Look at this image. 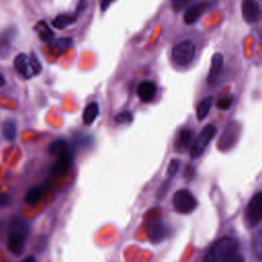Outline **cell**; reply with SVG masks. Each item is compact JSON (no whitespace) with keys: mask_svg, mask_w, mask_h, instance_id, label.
<instances>
[{"mask_svg":"<svg viewBox=\"0 0 262 262\" xmlns=\"http://www.w3.org/2000/svg\"><path fill=\"white\" fill-rule=\"evenodd\" d=\"M238 244L231 236H223L217 239L206 253L203 262H227L236 254Z\"/></svg>","mask_w":262,"mask_h":262,"instance_id":"cell-1","label":"cell"},{"mask_svg":"<svg viewBox=\"0 0 262 262\" xmlns=\"http://www.w3.org/2000/svg\"><path fill=\"white\" fill-rule=\"evenodd\" d=\"M7 232L8 250L14 255H20L29 235V224L20 217H13L9 222Z\"/></svg>","mask_w":262,"mask_h":262,"instance_id":"cell-2","label":"cell"},{"mask_svg":"<svg viewBox=\"0 0 262 262\" xmlns=\"http://www.w3.org/2000/svg\"><path fill=\"white\" fill-rule=\"evenodd\" d=\"M195 54V47L191 41H181L175 44L172 48V58L178 66L189 64Z\"/></svg>","mask_w":262,"mask_h":262,"instance_id":"cell-3","label":"cell"},{"mask_svg":"<svg viewBox=\"0 0 262 262\" xmlns=\"http://www.w3.org/2000/svg\"><path fill=\"white\" fill-rule=\"evenodd\" d=\"M172 204L174 209L181 214L191 213L198 206L196 199L187 189L177 190L172 198Z\"/></svg>","mask_w":262,"mask_h":262,"instance_id":"cell-4","label":"cell"},{"mask_svg":"<svg viewBox=\"0 0 262 262\" xmlns=\"http://www.w3.org/2000/svg\"><path fill=\"white\" fill-rule=\"evenodd\" d=\"M215 134H216V127L214 125L205 126L192 143V146L190 149V157L195 159L201 155H203L204 150L206 149L210 141L213 139Z\"/></svg>","mask_w":262,"mask_h":262,"instance_id":"cell-5","label":"cell"},{"mask_svg":"<svg viewBox=\"0 0 262 262\" xmlns=\"http://www.w3.org/2000/svg\"><path fill=\"white\" fill-rule=\"evenodd\" d=\"M246 220L250 226H255L262 220V191L250 200L246 209Z\"/></svg>","mask_w":262,"mask_h":262,"instance_id":"cell-6","label":"cell"},{"mask_svg":"<svg viewBox=\"0 0 262 262\" xmlns=\"http://www.w3.org/2000/svg\"><path fill=\"white\" fill-rule=\"evenodd\" d=\"M73 163H74V152L68 146L64 150H62L59 155H57V161L52 167V173L56 176H61L70 170Z\"/></svg>","mask_w":262,"mask_h":262,"instance_id":"cell-7","label":"cell"},{"mask_svg":"<svg viewBox=\"0 0 262 262\" xmlns=\"http://www.w3.org/2000/svg\"><path fill=\"white\" fill-rule=\"evenodd\" d=\"M209 2L207 0H201L189 5L183 15V20L185 21V24H194L200 18V16L207 10Z\"/></svg>","mask_w":262,"mask_h":262,"instance_id":"cell-8","label":"cell"},{"mask_svg":"<svg viewBox=\"0 0 262 262\" xmlns=\"http://www.w3.org/2000/svg\"><path fill=\"white\" fill-rule=\"evenodd\" d=\"M242 14L244 19L249 23L253 24L259 19L260 9L259 5L255 0H243L242 2Z\"/></svg>","mask_w":262,"mask_h":262,"instance_id":"cell-9","label":"cell"},{"mask_svg":"<svg viewBox=\"0 0 262 262\" xmlns=\"http://www.w3.org/2000/svg\"><path fill=\"white\" fill-rule=\"evenodd\" d=\"M15 70L25 78H30L34 76L32 66H31V58L25 54V53H19L15 56L14 61H13Z\"/></svg>","mask_w":262,"mask_h":262,"instance_id":"cell-10","label":"cell"},{"mask_svg":"<svg viewBox=\"0 0 262 262\" xmlns=\"http://www.w3.org/2000/svg\"><path fill=\"white\" fill-rule=\"evenodd\" d=\"M222 69H223V55L217 52L212 56V59H211V67H210V71L207 78L210 84H213L218 80L222 72Z\"/></svg>","mask_w":262,"mask_h":262,"instance_id":"cell-11","label":"cell"},{"mask_svg":"<svg viewBox=\"0 0 262 262\" xmlns=\"http://www.w3.org/2000/svg\"><path fill=\"white\" fill-rule=\"evenodd\" d=\"M137 94L141 101L148 102L154 99L157 94V85L152 81H143L138 85Z\"/></svg>","mask_w":262,"mask_h":262,"instance_id":"cell-12","label":"cell"},{"mask_svg":"<svg viewBox=\"0 0 262 262\" xmlns=\"http://www.w3.org/2000/svg\"><path fill=\"white\" fill-rule=\"evenodd\" d=\"M166 235H167V229L160 222L151 224L148 228V231H147V236H148L149 241L152 242V243L161 242L162 239L165 238Z\"/></svg>","mask_w":262,"mask_h":262,"instance_id":"cell-13","label":"cell"},{"mask_svg":"<svg viewBox=\"0 0 262 262\" xmlns=\"http://www.w3.org/2000/svg\"><path fill=\"white\" fill-rule=\"evenodd\" d=\"M14 31L12 29H6L0 34V54L6 55L9 52L12 39H13Z\"/></svg>","mask_w":262,"mask_h":262,"instance_id":"cell-14","label":"cell"},{"mask_svg":"<svg viewBox=\"0 0 262 262\" xmlns=\"http://www.w3.org/2000/svg\"><path fill=\"white\" fill-rule=\"evenodd\" d=\"M99 114V106L96 102L88 103L83 111V122L86 125H91Z\"/></svg>","mask_w":262,"mask_h":262,"instance_id":"cell-15","label":"cell"},{"mask_svg":"<svg viewBox=\"0 0 262 262\" xmlns=\"http://www.w3.org/2000/svg\"><path fill=\"white\" fill-rule=\"evenodd\" d=\"M2 134L4 136V138L6 140L9 141H13L16 137V133H17V127H16V123L14 120L12 119H7L2 123Z\"/></svg>","mask_w":262,"mask_h":262,"instance_id":"cell-16","label":"cell"},{"mask_svg":"<svg viewBox=\"0 0 262 262\" xmlns=\"http://www.w3.org/2000/svg\"><path fill=\"white\" fill-rule=\"evenodd\" d=\"M78 15L76 13H61L58 14L52 21V25L57 29H63L77 20Z\"/></svg>","mask_w":262,"mask_h":262,"instance_id":"cell-17","label":"cell"},{"mask_svg":"<svg viewBox=\"0 0 262 262\" xmlns=\"http://www.w3.org/2000/svg\"><path fill=\"white\" fill-rule=\"evenodd\" d=\"M212 102H213V98L211 96H207L199 102L198 107H196V118H198V120L202 121L207 117V115L209 114L210 108L212 106Z\"/></svg>","mask_w":262,"mask_h":262,"instance_id":"cell-18","label":"cell"},{"mask_svg":"<svg viewBox=\"0 0 262 262\" xmlns=\"http://www.w3.org/2000/svg\"><path fill=\"white\" fill-rule=\"evenodd\" d=\"M36 32L38 34V37L44 41V42H49L53 38V32L49 28V26L45 21H39L38 25L36 26Z\"/></svg>","mask_w":262,"mask_h":262,"instance_id":"cell-19","label":"cell"},{"mask_svg":"<svg viewBox=\"0 0 262 262\" xmlns=\"http://www.w3.org/2000/svg\"><path fill=\"white\" fill-rule=\"evenodd\" d=\"M42 195H43L42 187L34 186V187H32V188H30L28 190V192H27V194L25 196V201H26V203L28 205L34 206V205H36L40 201Z\"/></svg>","mask_w":262,"mask_h":262,"instance_id":"cell-20","label":"cell"},{"mask_svg":"<svg viewBox=\"0 0 262 262\" xmlns=\"http://www.w3.org/2000/svg\"><path fill=\"white\" fill-rule=\"evenodd\" d=\"M252 252L258 260L262 261V229H260L252 239Z\"/></svg>","mask_w":262,"mask_h":262,"instance_id":"cell-21","label":"cell"},{"mask_svg":"<svg viewBox=\"0 0 262 262\" xmlns=\"http://www.w3.org/2000/svg\"><path fill=\"white\" fill-rule=\"evenodd\" d=\"M68 146H69V145H68V143H67L66 140H63V139H61V138H58V139L53 140V141L50 143V145H49V147H48V151H49L51 155L57 156V155H59L62 150H64Z\"/></svg>","mask_w":262,"mask_h":262,"instance_id":"cell-22","label":"cell"},{"mask_svg":"<svg viewBox=\"0 0 262 262\" xmlns=\"http://www.w3.org/2000/svg\"><path fill=\"white\" fill-rule=\"evenodd\" d=\"M191 140V131L189 129H183L179 133L178 145L181 147H186Z\"/></svg>","mask_w":262,"mask_h":262,"instance_id":"cell-23","label":"cell"},{"mask_svg":"<svg viewBox=\"0 0 262 262\" xmlns=\"http://www.w3.org/2000/svg\"><path fill=\"white\" fill-rule=\"evenodd\" d=\"M232 101H233L232 96H224V97H222L221 99L218 100L217 108H219L221 111H226L231 106Z\"/></svg>","mask_w":262,"mask_h":262,"instance_id":"cell-24","label":"cell"},{"mask_svg":"<svg viewBox=\"0 0 262 262\" xmlns=\"http://www.w3.org/2000/svg\"><path fill=\"white\" fill-rule=\"evenodd\" d=\"M132 121V115L129 112L120 113L115 117V122L118 124H126Z\"/></svg>","mask_w":262,"mask_h":262,"instance_id":"cell-25","label":"cell"},{"mask_svg":"<svg viewBox=\"0 0 262 262\" xmlns=\"http://www.w3.org/2000/svg\"><path fill=\"white\" fill-rule=\"evenodd\" d=\"M179 166H180V162H179L178 160H176V159L171 160V162H170L169 165H168V171H167L168 176H169L170 178H172V177L176 174V172H177L178 169H179Z\"/></svg>","mask_w":262,"mask_h":262,"instance_id":"cell-26","label":"cell"},{"mask_svg":"<svg viewBox=\"0 0 262 262\" xmlns=\"http://www.w3.org/2000/svg\"><path fill=\"white\" fill-rule=\"evenodd\" d=\"M191 0H171V7L174 11H181Z\"/></svg>","mask_w":262,"mask_h":262,"instance_id":"cell-27","label":"cell"},{"mask_svg":"<svg viewBox=\"0 0 262 262\" xmlns=\"http://www.w3.org/2000/svg\"><path fill=\"white\" fill-rule=\"evenodd\" d=\"M86 5H87L86 0H80V1H79V4H78V6H77V9H76V12H75V13H76L77 15H79L81 12H83V11L85 10Z\"/></svg>","mask_w":262,"mask_h":262,"instance_id":"cell-28","label":"cell"},{"mask_svg":"<svg viewBox=\"0 0 262 262\" xmlns=\"http://www.w3.org/2000/svg\"><path fill=\"white\" fill-rule=\"evenodd\" d=\"M114 1H115V0H101V2H100V9H101L102 11L106 10V9L108 8V6H110Z\"/></svg>","mask_w":262,"mask_h":262,"instance_id":"cell-29","label":"cell"},{"mask_svg":"<svg viewBox=\"0 0 262 262\" xmlns=\"http://www.w3.org/2000/svg\"><path fill=\"white\" fill-rule=\"evenodd\" d=\"M227 262H245V261H244L243 256H241V255H238V254L236 253V254H234Z\"/></svg>","mask_w":262,"mask_h":262,"instance_id":"cell-30","label":"cell"},{"mask_svg":"<svg viewBox=\"0 0 262 262\" xmlns=\"http://www.w3.org/2000/svg\"><path fill=\"white\" fill-rule=\"evenodd\" d=\"M8 202H9L8 195L5 193H1L0 194V206H5L8 204Z\"/></svg>","mask_w":262,"mask_h":262,"instance_id":"cell-31","label":"cell"},{"mask_svg":"<svg viewBox=\"0 0 262 262\" xmlns=\"http://www.w3.org/2000/svg\"><path fill=\"white\" fill-rule=\"evenodd\" d=\"M21 262H37L36 258L34 256H28L26 259H24Z\"/></svg>","mask_w":262,"mask_h":262,"instance_id":"cell-32","label":"cell"},{"mask_svg":"<svg viewBox=\"0 0 262 262\" xmlns=\"http://www.w3.org/2000/svg\"><path fill=\"white\" fill-rule=\"evenodd\" d=\"M4 84H5V78H4V76L0 73V87H2Z\"/></svg>","mask_w":262,"mask_h":262,"instance_id":"cell-33","label":"cell"}]
</instances>
